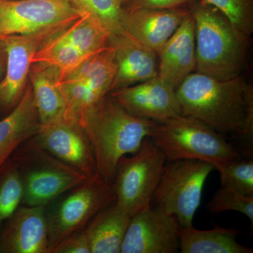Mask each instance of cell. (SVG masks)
I'll list each match as a JSON object with an SVG mask.
<instances>
[{"label":"cell","instance_id":"9c48e42d","mask_svg":"<svg viewBox=\"0 0 253 253\" xmlns=\"http://www.w3.org/2000/svg\"><path fill=\"white\" fill-rule=\"evenodd\" d=\"M69 24L53 26L30 34L0 38L6 53V72L0 81V116L3 118L9 114L22 98L29 83L33 57L42 43Z\"/></svg>","mask_w":253,"mask_h":253},{"label":"cell","instance_id":"f1b7e54d","mask_svg":"<svg viewBox=\"0 0 253 253\" xmlns=\"http://www.w3.org/2000/svg\"><path fill=\"white\" fill-rule=\"evenodd\" d=\"M217 8L233 26L251 38L253 33V0H204Z\"/></svg>","mask_w":253,"mask_h":253},{"label":"cell","instance_id":"8fae6325","mask_svg":"<svg viewBox=\"0 0 253 253\" xmlns=\"http://www.w3.org/2000/svg\"><path fill=\"white\" fill-rule=\"evenodd\" d=\"M33 139L50 154L88 177L97 175L90 141L77 121L63 116L52 122L41 124Z\"/></svg>","mask_w":253,"mask_h":253},{"label":"cell","instance_id":"6da1fadb","mask_svg":"<svg viewBox=\"0 0 253 253\" xmlns=\"http://www.w3.org/2000/svg\"><path fill=\"white\" fill-rule=\"evenodd\" d=\"M181 115L199 120L222 134L253 143V88L239 76L220 81L189 75L176 87Z\"/></svg>","mask_w":253,"mask_h":253},{"label":"cell","instance_id":"e0dca14e","mask_svg":"<svg viewBox=\"0 0 253 253\" xmlns=\"http://www.w3.org/2000/svg\"><path fill=\"white\" fill-rule=\"evenodd\" d=\"M158 56V77L174 89L196 70V25L191 13Z\"/></svg>","mask_w":253,"mask_h":253},{"label":"cell","instance_id":"603a6c76","mask_svg":"<svg viewBox=\"0 0 253 253\" xmlns=\"http://www.w3.org/2000/svg\"><path fill=\"white\" fill-rule=\"evenodd\" d=\"M59 35L86 56L107 46L110 37L104 26L86 14L63 28Z\"/></svg>","mask_w":253,"mask_h":253},{"label":"cell","instance_id":"7c38bea8","mask_svg":"<svg viewBox=\"0 0 253 253\" xmlns=\"http://www.w3.org/2000/svg\"><path fill=\"white\" fill-rule=\"evenodd\" d=\"M179 228L174 216L151 206L131 216L121 253L179 252Z\"/></svg>","mask_w":253,"mask_h":253},{"label":"cell","instance_id":"ffe728a7","mask_svg":"<svg viewBox=\"0 0 253 253\" xmlns=\"http://www.w3.org/2000/svg\"><path fill=\"white\" fill-rule=\"evenodd\" d=\"M61 72L54 66L43 62L32 63L29 83L41 124H46L63 117L66 111L64 99L60 90Z\"/></svg>","mask_w":253,"mask_h":253},{"label":"cell","instance_id":"4dcf8cb0","mask_svg":"<svg viewBox=\"0 0 253 253\" xmlns=\"http://www.w3.org/2000/svg\"><path fill=\"white\" fill-rule=\"evenodd\" d=\"M51 253H91L84 229L76 231L63 239Z\"/></svg>","mask_w":253,"mask_h":253},{"label":"cell","instance_id":"ac0fdd59","mask_svg":"<svg viewBox=\"0 0 253 253\" xmlns=\"http://www.w3.org/2000/svg\"><path fill=\"white\" fill-rule=\"evenodd\" d=\"M41 126L31 84L9 114L0 119V167L22 143L36 136Z\"/></svg>","mask_w":253,"mask_h":253},{"label":"cell","instance_id":"5bb4252c","mask_svg":"<svg viewBox=\"0 0 253 253\" xmlns=\"http://www.w3.org/2000/svg\"><path fill=\"white\" fill-rule=\"evenodd\" d=\"M0 253H49L44 206L16 209L0 229Z\"/></svg>","mask_w":253,"mask_h":253},{"label":"cell","instance_id":"7a4b0ae2","mask_svg":"<svg viewBox=\"0 0 253 253\" xmlns=\"http://www.w3.org/2000/svg\"><path fill=\"white\" fill-rule=\"evenodd\" d=\"M81 125L94 151L97 175L113 184L120 159L140 149L154 121L132 116L109 94L87 111Z\"/></svg>","mask_w":253,"mask_h":253},{"label":"cell","instance_id":"484cf974","mask_svg":"<svg viewBox=\"0 0 253 253\" xmlns=\"http://www.w3.org/2000/svg\"><path fill=\"white\" fill-rule=\"evenodd\" d=\"M23 187L17 169L8 158L0 167V229L22 205Z\"/></svg>","mask_w":253,"mask_h":253},{"label":"cell","instance_id":"4fadbf2b","mask_svg":"<svg viewBox=\"0 0 253 253\" xmlns=\"http://www.w3.org/2000/svg\"><path fill=\"white\" fill-rule=\"evenodd\" d=\"M132 116L161 122L181 115L176 89L158 76L109 93Z\"/></svg>","mask_w":253,"mask_h":253},{"label":"cell","instance_id":"ba28073f","mask_svg":"<svg viewBox=\"0 0 253 253\" xmlns=\"http://www.w3.org/2000/svg\"><path fill=\"white\" fill-rule=\"evenodd\" d=\"M167 161L149 137L136 153L120 159L113 185L116 202L130 217L151 206Z\"/></svg>","mask_w":253,"mask_h":253},{"label":"cell","instance_id":"d6986e66","mask_svg":"<svg viewBox=\"0 0 253 253\" xmlns=\"http://www.w3.org/2000/svg\"><path fill=\"white\" fill-rule=\"evenodd\" d=\"M130 219L116 201L100 211L83 229L91 253H121Z\"/></svg>","mask_w":253,"mask_h":253},{"label":"cell","instance_id":"44dd1931","mask_svg":"<svg viewBox=\"0 0 253 253\" xmlns=\"http://www.w3.org/2000/svg\"><path fill=\"white\" fill-rule=\"evenodd\" d=\"M116 73L114 49L108 44L88 56L77 67L61 76L60 80L83 82L98 103L111 92Z\"/></svg>","mask_w":253,"mask_h":253},{"label":"cell","instance_id":"83f0119b","mask_svg":"<svg viewBox=\"0 0 253 253\" xmlns=\"http://www.w3.org/2000/svg\"><path fill=\"white\" fill-rule=\"evenodd\" d=\"M206 208L212 214L224 211H237L249 217L251 223H253V196H245L229 186H221Z\"/></svg>","mask_w":253,"mask_h":253},{"label":"cell","instance_id":"1f68e13d","mask_svg":"<svg viewBox=\"0 0 253 253\" xmlns=\"http://www.w3.org/2000/svg\"><path fill=\"white\" fill-rule=\"evenodd\" d=\"M6 53L2 43L0 41V81L4 78L6 72Z\"/></svg>","mask_w":253,"mask_h":253},{"label":"cell","instance_id":"cb8c5ba5","mask_svg":"<svg viewBox=\"0 0 253 253\" xmlns=\"http://www.w3.org/2000/svg\"><path fill=\"white\" fill-rule=\"evenodd\" d=\"M61 31L49 37L42 43L33 57V63L43 62L55 66L61 72V77L79 66L89 56L82 54L63 39L59 35Z\"/></svg>","mask_w":253,"mask_h":253},{"label":"cell","instance_id":"f546056e","mask_svg":"<svg viewBox=\"0 0 253 253\" xmlns=\"http://www.w3.org/2000/svg\"><path fill=\"white\" fill-rule=\"evenodd\" d=\"M124 9H173L189 6L195 0H121Z\"/></svg>","mask_w":253,"mask_h":253},{"label":"cell","instance_id":"277c9868","mask_svg":"<svg viewBox=\"0 0 253 253\" xmlns=\"http://www.w3.org/2000/svg\"><path fill=\"white\" fill-rule=\"evenodd\" d=\"M149 138L168 161L198 160L211 163L216 169L241 158L224 136L199 120L184 115L154 122Z\"/></svg>","mask_w":253,"mask_h":253},{"label":"cell","instance_id":"7402d4cb","mask_svg":"<svg viewBox=\"0 0 253 253\" xmlns=\"http://www.w3.org/2000/svg\"><path fill=\"white\" fill-rule=\"evenodd\" d=\"M239 231L216 225L211 230L179 228V250L182 253H253L239 244Z\"/></svg>","mask_w":253,"mask_h":253},{"label":"cell","instance_id":"52a82bcc","mask_svg":"<svg viewBox=\"0 0 253 253\" xmlns=\"http://www.w3.org/2000/svg\"><path fill=\"white\" fill-rule=\"evenodd\" d=\"M214 169L213 165L198 160L167 161L152 201L174 216L180 227H193L205 183Z\"/></svg>","mask_w":253,"mask_h":253},{"label":"cell","instance_id":"30bf717a","mask_svg":"<svg viewBox=\"0 0 253 253\" xmlns=\"http://www.w3.org/2000/svg\"><path fill=\"white\" fill-rule=\"evenodd\" d=\"M82 15L67 0H0V38L68 24Z\"/></svg>","mask_w":253,"mask_h":253},{"label":"cell","instance_id":"3957f363","mask_svg":"<svg viewBox=\"0 0 253 253\" xmlns=\"http://www.w3.org/2000/svg\"><path fill=\"white\" fill-rule=\"evenodd\" d=\"M196 25V71L220 81L241 76L250 37L204 0L189 5Z\"/></svg>","mask_w":253,"mask_h":253},{"label":"cell","instance_id":"5b68a950","mask_svg":"<svg viewBox=\"0 0 253 253\" xmlns=\"http://www.w3.org/2000/svg\"><path fill=\"white\" fill-rule=\"evenodd\" d=\"M9 158L21 178L25 206L45 207L89 179L43 149L33 137L20 145Z\"/></svg>","mask_w":253,"mask_h":253},{"label":"cell","instance_id":"2e32d148","mask_svg":"<svg viewBox=\"0 0 253 253\" xmlns=\"http://www.w3.org/2000/svg\"><path fill=\"white\" fill-rule=\"evenodd\" d=\"M109 44L114 49L116 66L111 92L158 76V54L126 31L110 36Z\"/></svg>","mask_w":253,"mask_h":253},{"label":"cell","instance_id":"d4e9b609","mask_svg":"<svg viewBox=\"0 0 253 253\" xmlns=\"http://www.w3.org/2000/svg\"><path fill=\"white\" fill-rule=\"evenodd\" d=\"M81 14L89 15L109 32L110 36L123 31L121 0H67Z\"/></svg>","mask_w":253,"mask_h":253},{"label":"cell","instance_id":"8992f818","mask_svg":"<svg viewBox=\"0 0 253 253\" xmlns=\"http://www.w3.org/2000/svg\"><path fill=\"white\" fill-rule=\"evenodd\" d=\"M115 201L112 183L96 175L46 205L49 253L63 239L84 229L100 211Z\"/></svg>","mask_w":253,"mask_h":253},{"label":"cell","instance_id":"4316f807","mask_svg":"<svg viewBox=\"0 0 253 253\" xmlns=\"http://www.w3.org/2000/svg\"><path fill=\"white\" fill-rule=\"evenodd\" d=\"M220 174L221 186H229L241 194L253 196V160H236L216 168Z\"/></svg>","mask_w":253,"mask_h":253},{"label":"cell","instance_id":"9a60e30c","mask_svg":"<svg viewBox=\"0 0 253 253\" xmlns=\"http://www.w3.org/2000/svg\"><path fill=\"white\" fill-rule=\"evenodd\" d=\"M189 8L124 9L123 31L158 55L184 18Z\"/></svg>","mask_w":253,"mask_h":253}]
</instances>
